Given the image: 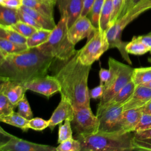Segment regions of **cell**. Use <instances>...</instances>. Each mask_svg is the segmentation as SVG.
Returning <instances> with one entry per match:
<instances>
[{
	"instance_id": "6da1fadb",
	"label": "cell",
	"mask_w": 151,
	"mask_h": 151,
	"mask_svg": "<svg viewBox=\"0 0 151 151\" xmlns=\"http://www.w3.org/2000/svg\"><path fill=\"white\" fill-rule=\"evenodd\" d=\"M54 58L43 54L38 48H29L19 53L0 57V81L24 84L44 76Z\"/></svg>"
},
{
	"instance_id": "7a4b0ae2",
	"label": "cell",
	"mask_w": 151,
	"mask_h": 151,
	"mask_svg": "<svg viewBox=\"0 0 151 151\" xmlns=\"http://www.w3.org/2000/svg\"><path fill=\"white\" fill-rule=\"evenodd\" d=\"M59 68L54 75L58 81L61 96L65 97L73 109L90 106V96L88 78L91 65L83 64L78 59L77 52Z\"/></svg>"
},
{
	"instance_id": "3957f363",
	"label": "cell",
	"mask_w": 151,
	"mask_h": 151,
	"mask_svg": "<svg viewBox=\"0 0 151 151\" xmlns=\"http://www.w3.org/2000/svg\"><path fill=\"white\" fill-rule=\"evenodd\" d=\"M134 132H116L97 133L88 135H76L81 145V151L134 150Z\"/></svg>"
},
{
	"instance_id": "277c9868",
	"label": "cell",
	"mask_w": 151,
	"mask_h": 151,
	"mask_svg": "<svg viewBox=\"0 0 151 151\" xmlns=\"http://www.w3.org/2000/svg\"><path fill=\"white\" fill-rule=\"evenodd\" d=\"M68 18L65 13L52 30L48 40L37 47L45 55L56 58L61 61H66L77 51L68 38Z\"/></svg>"
},
{
	"instance_id": "5b68a950",
	"label": "cell",
	"mask_w": 151,
	"mask_h": 151,
	"mask_svg": "<svg viewBox=\"0 0 151 151\" xmlns=\"http://www.w3.org/2000/svg\"><path fill=\"white\" fill-rule=\"evenodd\" d=\"M109 69L110 76L104 84L103 94L98 104L100 108L108 102L120 89L132 80L133 69L130 65H126L112 57L108 60Z\"/></svg>"
},
{
	"instance_id": "8992f818",
	"label": "cell",
	"mask_w": 151,
	"mask_h": 151,
	"mask_svg": "<svg viewBox=\"0 0 151 151\" xmlns=\"http://www.w3.org/2000/svg\"><path fill=\"white\" fill-rule=\"evenodd\" d=\"M109 49V44L106 32L97 29L87 38L85 45L78 50V59L84 65H91Z\"/></svg>"
},
{
	"instance_id": "52a82bcc",
	"label": "cell",
	"mask_w": 151,
	"mask_h": 151,
	"mask_svg": "<svg viewBox=\"0 0 151 151\" xmlns=\"http://www.w3.org/2000/svg\"><path fill=\"white\" fill-rule=\"evenodd\" d=\"M71 124L76 135H88L99 132V118L93 113L90 106L74 109V116Z\"/></svg>"
},
{
	"instance_id": "ba28073f",
	"label": "cell",
	"mask_w": 151,
	"mask_h": 151,
	"mask_svg": "<svg viewBox=\"0 0 151 151\" xmlns=\"http://www.w3.org/2000/svg\"><path fill=\"white\" fill-rule=\"evenodd\" d=\"M1 151H56V147L29 142L18 138L0 127Z\"/></svg>"
},
{
	"instance_id": "9c48e42d",
	"label": "cell",
	"mask_w": 151,
	"mask_h": 151,
	"mask_svg": "<svg viewBox=\"0 0 151 151\" xmlns=\"http://www.w3.org/2000/svg\"><path fill=\"white\" fill-rule=\"evenodd\" d=\"M123 111V104H116L106 107L96 112L99 118V131L105 132H121L119 122Z\"/></svg>"
},
{
	"instance_id": "30bf717a",
	"label": "cell",
	"mask_w": 151,
	"mask_h": 151,
	"mask_svg": "<svg viewBox=\"0 0 151 151\" xmlns=\"http://www.w3.org/2000/svg\"><path fill=\"white\" fill-rule=\"evenodd\" d=\"M27 90L42 94L49 98L54 93L60 92L61 87L55 77L48 76L34 78L23 84Z\"/></svg>"
},
{
	"instance_id": "8fae6325",
	"label": "cell",
	"mask_w": 151,
	"mask_h": 151,
	"mask_svg": "<svg viewBox=\"0 0 151 151\" xmlns=\"http://www.w3.org/2000/svg\"><path fill=\"white\" fill-rule=\"evenodd\" d=\"M97 29L94 27L87 17H80L68 28V38L70 41L76 45L80 40L91 36Z\"/></svg>"
},
{
	"instance_id": "7c38bea8",
	"label": "cell",
	"mask_w": 151,
	"mask_h": 151,
	"mask_svg": "<svg viewBox=\"0 0 151 151\" xmlns=\"http://www.w3.org/2000/svg\"><path fill=\"white\" fill-rule=\"evenodd\" d=\"M74 109L71 103L64 96H61V100L49 119V128L53 130L54 127L65 119L73 120Z\"/></svg>"
},
{
	"instance_id": "4fadbf2b",
	"label": "cell",
	"mask_w": 151,
	"mask_h": 151,
	"mask_svg": "<svg viewBox=\"0 0 151 151\" xmlns=\"http://www.w3.org/2000/svg\"><path fill=\"white\" fill-rule=\"evenodd\" d=\"M151 100V88L137 86L132 96L123 104V110L142 108Z\"/></svg>"
},
{
	"instance_id": "5bb4252c",
	"label": "cell",
	"mask_w": 151,
	"mask_h": 151,
	"mask_svg": "<svg viewBox=\"0 0 151 151\" xmlns=\"http://www.w3.org/2000/svg\"><path fill=\"white\" fill-rule=\"evenodd\" d=\"M27 90L22 84L12 81H1L0 93L5 95L15 107L25 96Z\"/></svg>"
},
{
	"instance_id": "9a60e30c",
	"label": "cell",
	"mask_w": 151,
	"mask_h": 151,
	"mask_svg": "<svg viewBox=\"0 0 151 151\" xmlns=\"http://www.w3.org/2000/svg\"><path fill=\"white\" fill-rule=\"evenodd\" d=\"M60 14L65 13L70 27L80 17L83 9V0H57Z\"/></svg>"
},
{
	"instance_id": "2e32d148",
	"label": "cell",
	"mask_w": 151,
	"mask_h": 151,
	"mask_svg": "<svg viewBox=\"0 0 151 151\" xmlns=\"http://www.w3.org/2000/svg\"><path fill=\"white\" fill-rule=\"evenodd\" d=\"M142 114V108L123 110L119 122L120 131L134 132Z\"/></svg>"
},
{
	"instance_id": "e0dca14e",
	"label": "cell",
	"mask_w": 151,
	"mask_h": 151,
	"mask_svg": "<svg viewBox=\"0 0 151 151\" xmlns=\"http://www.w3.org/2000/svg\"><path fill=\"white\" fill-rule=\"evenodd\" d=\"M136 86L132 80L127 83L122 89H120L108 102L104 104L100 108H97V111L116 104H123L133 94Z\"/></svg>"
},
{
	"instance_id": "ac0fdd59",
	"label": "cell",
	"mask_w": 151,
	"mask_h": 151,
	"mask_svg": "<svg viewBox=\"0 0 151 151\" xmlns=\"http://www.w3.org/2000/svg\"><path fill=\"white\" fill-rule=\"evenodd\" d=\"M22 5L54 19L53 7L54 5L48 1L44 0H22Z\"/></svg>"
},
{
	"instance_id": "d6986e66",
	"label": "cell",
	"mask_w": 151,
	"mask_h": 151,
	"mask_svg": "<svg viewBox=\"0 0 151 151\" xmlns=\"http://www.w3.org/2000/svg\"><path fill=\"white\" fill-rule=\"evenodd\" d=\"M113 10V0H104L99 19V30L106 32L109 28L110 21Z\"/></svg>"
},
{
	"instance_id": "ffe728a7",
	"label": "cell",
	"mask_w": 151,
	"mask_h": 151,
	"mask_svg": "<svg viewBox=\"0 0 151 151\" xmlns=\"http://www.w3.org/2000/svg\"><path fill=\"white\" fill-rule=\"evenodd\" d=\"M28 48L26 44H17L0 37V57L19 53Z\"/></svg>"
},
{
	"instance_id": "44dd1931",
	"label": "cell",
	"mask_w": 151,
	"mask_h": 151,
	"mask_svg": "<svg viewBox=\"0 0 151 151\" xmlns=\"http://www.w3.org/2000/svg\"><path fill=\"white\" fill-rule=\"evenodd\" d=\"M0 121L9 125L18 127L24 132H27L29 120L21 116L18 112L14 111L9 115L0 116Z\"/></svg>"
},
{
	"instance_id": "7402d4cb",
	"label": "cell",
	"mask_w": 151,
	"mask_h": 151,
	"mask_svg": "<svg viewBox=\"0 0 151 151\" xmlns=\"http://www.w3.org/2000/svg\"><path fill=\"white\" fill-rule=\"evenodd\" d=\"M22 9L30 14L44 29L52 30L56 24L53 18H49L41 13L25 5H22L20 7Z\"/></svg>"
},
{
	"instance_id": "603a6c76",
	"label": "cell",
	"mask_w": 151,
	"mask_h": 151,
	"mask_svg": "<svg viewBox=\"0 0 151 151\" xmlns=\"http://www.w3.org/2000/svg\"><path fill=\"white\" fill-rule=\"evenodd\" d=\"M52 30L41 28L37 29L27 38V45L28 48H37L45 43L49 38Z\"/></svg>"
},
{
	"instance_id": "cb8c5ba5",
	"label": "cell",
	"mask_w": 151,
	"mask_h": 151,
	"mask_svg": "<svg viewBox=\"0 0 151 151\" xmlns=\"http://www.w3.org/2000/svg\"><path fill=\"white\" fill-rule=\"evenodd\" d=\"M19 21L18 9L7 8L1 5L0 7V25L11 26Z\"/></svg>"
},
{
	"instance_id": "d4e9b609",
	"label": "cell",
	"mask_w": 151,
	"mask_h": 151,
	"mask_svg": "<svg viewBox=\"0 0 151 151\" xmlns=\"http://www.w3.org/2000/svg\"><path fill=\"white\" fill-rule=\"evenodd\" d=\"M132 80L136 86H143L151 80V66L133 69Z\"/></svg>"
},
{
	"instance_id": "484cf974",
	"label": "cell",
	"mask_w": 151,
	"mask_h": 151,
	"mask_svg": "<svg viewBox=\"0 0 151 151\" xmlns=\"http://www.w3.org/2000/svg\"><path fill=\"white\" fill-rule=\"evenodd\" d=\"M0 37L5 38L13 42L27 45V38L12 29L10 26L0 25Z\"/></svg>"
},
{
	"instance_id": "4316f807",
	"label": "cell",
	"mask_w": 151,
	"mask_h": 151,
	"mask_svg": "<svg viewBox=\"0 0 151 151\" xmlns=\"http://www.w3.org/2000/svg\"><path fill=\"white\" fill-rule=\"evenodd\" d=\"M126 51L128 54L137 55H143L150 52V50L142 42L139 41L136 36H134L132 40L127 42L126 45Z\"/></svg>"
},
{
	"instance_id": "83f0119b",
	"label": "cell",
	"mask_w": 151,
	"mask_h": 151,
	"mask_svg": "<svg viewBox=\"0 0 151 151\" xmlns=\"http://www.w3.org/2000/svg\"><path fill=\"white\" fill-rule=\"evenodd\" d=\"M71 120L67 119L64 120V124H59L58 143L73 137V129L71 124Z\"/></svg>"
},
{
	"instance_id": "f1b7e54d",
	"label": "cell",
	"mask_w": 151,
	"mask_h": 151,
	"mask_svg": "<svg viewBox=\"0 0 151 151\" xmlns=\"http://www.w3.org/2000/svg\"><path fill=\"white\" fill-rule=\"evenodd\" d=\"M104 0H95L89 13L90 19L96 28H99V19Z\"/></svg>"
},
{
	"instance_id": "f546056e",
	"label": "cell",
	"mask_w": 151,
	"mask_h": 151,
	"mask_svg": "<svg viewBox=\"0 0 151 151\" xmlns=\"http://www.w3.org/2000/svg\"><path fill=\"white\" fill-rule=\"evenodd\" d=\"M56 151H81V145L78 139L72 137L59 143Z\"/></svg>"
},
{
	"instance_id": "4dcf8cb0",
	"label": "cell",
	"mask_w": 151,
	"mask_h": 151,
	"mask_svg": "<svg viewBox=\"0 0 151 151\" xmlns=\"http://www.w3.org/2000/svg\"><path fill=\"white\" fill-rule=\"evenodd\" d=\"M10 27L27 38L29 37L38 29L36 28L21 21H18L17 22L12 25Z\"/></svg>"
},
{
	"instance_id": "1f68e13d",
	"label": "cell",
	"mask_w": 151,
	"mask_h": 151,
	"mask_svg": "<svg viewBox=\"0 0 151 151\" xmlns=\"http://www.w3.org/2000/svg\"><path fill=\"white\" fill-rule=\"evenodd\" d=\"M15 107L5 95L0 93V116L11 114Z\"/></svg>"
},
{
	"instance_id": "d6a6232c",
	"label": "cell",
	"mask_w": 151,
	"mask_h": 151,
	"mask_svg": "<svg viewBox=\"0 0 151 151\" xmlns=\"http://www.w3.org/2000/svg\"><path fill=\"white\" fill-rule=\"evenodd\" d=\"M18 113L28 120H30L33 118V113L32 112L29 102L27 100L26 96L19 101L18 105Z\"/></svg>"
},
{
	"instance_id": "836d02e7",
	"label": "cell",
	"mask_w": 151,
	"mask_h": 151,
	"mask_svg": "<svg viewBox=\"0 0 151 151\" xmlns=\"http://www.w3.org/2000/svg\"><path fill=\"white\" fill-rule=\"evenodd\" d=\"M125 0H113V10L111 16L109 27L113 25L119 18L124 5Z\"/></svg>"
},
{
	"instance_id": "e575fe53",
	"label": "cell",
	"mask_w": 151,
	"mask_h": 151,
	"mask_svg": "<svg viewBox=\"0 0 151 151\" xmlns=\"http://www.w3.org/2000/svg\"><path fill=\"white\" fill-rule=\"evenodd\" d=\"M18 12L19 21H21L26 24H28L38 29L43 28L42 26L30 14L22 9L21 8L18 9Z\"/></svg>"
},
{
	"instance_id": "d590c367",
	"label": "cell",
	"mask_w": 151,
	"mask_h": 151,
	"mask_svg": "<svg viewBox=\"0 0 151 151\" xmlns=\"http://www.w3.org/2000/svg\"><path fill=\"white\" fill-rule=\"evenodd\" d=\"M49 120H45L40 117H34L29 120L28 127L37 131H42L49 127Z\"/></svg>"
},
{
	"instance_id": "8d00e7d4",
	"label": "cell",
	"mask_w": 151,
	"mask_h": 151,
	"mask_svg": "<svg viewBox=\"0 0 151 151\" xmlns=\"http://www.w3.org/2000/svg\"><path fill=\"white\" fill-rule=\"evenodd\" d=\"M134 150H151V138L140 139L133 136Z\"/></svg>"
},
{
	"instance_id": "74e56055",
	"label": "cell",
	"mask_w": 151,
	"mask_h": 151,
	"mask_svg": "<svg viewBox=\"0 0 151 151\" xmlns=\"http://www.w3.org/2000/svg\"><path fill=\"white\" fill-rule=\"evenodd\" d=\"M151 129V114L142 113L134 132Z\"/></svg>"
},
{
	"instance_id": "f35d334b",
	"label": "cell",
	"mask_w": 151,
	"mask_h": 151,
	"mask_svg": "<svg viewBox=\"0 0 151 151\" xmlns=\"http://www.w3.org/2000/svg\"><path fill=\"white\" fill-rule=\"evenodd\" d=\"M104 84L103 83H100L99 86L92 88L90 91V97L94 99H101L104 92Z\"/></svg>"
},
{
	"instance_id": "ab89813d",
	"label": "cell",
	"mask_w": 151,
	"mask_h": 151,
	"mask_svg": "<svg viewBox=\"0 0 151 151\" xmlns=\"http://www.w3.org/2000/svg\"><path fill=\"white\" fill-rule=\"evenodd\" d=\"M0 4L2 6L13 8L19 9L22 5V0H0Z\"/></svg>"
},
{
	"instance_id": "60d3db41",
	"label": "cell",
	"mask_w": 151,
	"mask_h": 151,
	"mask_svg": "<svg viewBox=\"0 0 151 151\" xmlns=\"http://www.w3.org/2000/svg\"><path fill=\"white\" fill-rule=\"evenodd\" d=\"M95 0H83V9L81 17H87Z\"/></svg>"
},
{
	"instance_id": "b9f144b4",
	"label": "cell",
	"mask_w": 151,
	"mask_h": 151,
	"mask_svg": "<svg viewBox=\"0 0 151 151\" xmlns=\"http://www.w3.org/2000/svg\"><path fill=\"white\" fill-rule=\"evenodd\" d=\"M100 83L105 84L110 76V71L109 69H106L101 67L99 70Z\"/></svg>"
},
{
	"instance_id": "7bdbcfd3",
	"label": "cell",
	"mask_w": 151,
	"mask_h": 151,
	"mask_svg": "<svg viewBox=\"0 0 151 151\" xmlns=\"http://www.w3.org/2000/svg\"><path fill=\"white\" fill-rule=\"evenodd\" d=\"M136 38L146 45L151 51V34L148 33L146 35L136 36Z\"/></svg>"
},
{
	"instance_id": "ee69618b",
	"label": "cell",
	"mask_w": 151,
	"mask_h": 151,
	"mask_svg": "<svg viewBox=\"0 0 151 151\" xmlns=\"http://www.w3.org/2000/svg\"><path fill=\"white\" fill-rule=\"evenodd\" d=\"M134 136L137 138L140 139H146V138H151V129L134 132Z\"/></svg>"
},
{
	"instance_id": "f6af8a7d",
	"label": "cell",
	"mask_w": 151,
	"mask_h": 151,
	"mask_svg": "<svg viewBox=\"0 0 151 151\" xmlns=\"http://www.w3.org/2000/svg\"><path fill=\"white\" fill-rule=\"evenodd\" d=\"M142 113L151 114V100L142 108Z\"/></svg>"
},
{
	"instance_id": "bcb514c9",
	"label": "cell",
	"mask_w": 151,
	"mask_h": 151,
	"mask_svg": "<svg viewBox=\"0 0 151 151\" xmlns=\"http://www.w3.org/2000/svg\"><path fill=\"white\" fill-rule=\"evenodd\" d=\"M130 1L131 0H125L124 1V8H123V11L119 17V18L122 17L123 15H124L128 11V8H129V5H130Z\"/></svg>"
},
{
	"instance_id": "7dc6e473",
	"label": "cell",
	"mask_w": 151,
	"mask_h": 151,
	"mask_svg": "<svg viewBox=\"0 0 151 151\" xmlns=\"http://www.w3.org/2000/svg\"><path fill=\"white\" fill-rule=\"evenodd\" d=\"M142 0H131L130 1V5H129V8H128V11H130V9H132L134 6H135L137 4H138Z\"/></svg>"
},
{
	"instance_id": "c3c4849f",
	"label": "cell",
	"mask_w": 151,
	"mask_h": 151,
	"mask_svg": "<svg viewBox=\"0 0 151 151\" xmlns=\"http://www.w3.org/2000/svg\"><path fill=\"white\" fill-rule=\"evenodd\" d=\"M44 1H48L54 5H55L56 4V2H57V0H44Z\"/></svg>"
},
{
	"instance_id": "681fc988",
	"label": "cell",
	"mask_w": 151,
	"mask_h": 151,
	"mask_svg": "<svg viewBox=\"0 0 151 151\" xmlns=\"http://www.w3.org/2000/svg\"><path fill=\"white\" fill-rule=\"evenodd\" d=\"M143 86H145L146 87H149V88H151V80L149 82H148L147 83H146V84L143 85Z\"/></svg>"
},
{
	"instance_id": "f907efd6",
	"label": "cell",
	"mask_w": 151,
	"mask_h": 151,
	"mask_svg": "<svg viewBox=\"0 0 151 151\" xmlns=\"http://www.w3.org/2000/svg\"><path fill=\"white\" fill-rule=\"evenodd\" d=\"M149 61H150V62L151 63V59H149Z\"/></svg>"
},
{
	"instance_id": "816d5d0a",
	"label": "cell",
	"mask_w": 151,
	"mask_h": 151,
	"mask_svg": "<svg viewBox=\"0 0 151 151\" xmlns=\"http://www.w3.org/2000/svg\"><path fill=\"white\" fill-rule=\"evenodd\" d=\"M149 33H150V34H151V32H149ZM150 54H151V51H150Z\"/></svg>"
},
{
	"instance_id": "f5cc1de1",
	"label": "cell",
	"mask_w": 151,
	"mask_h": 151,
	"mask_svg": "<svg viewBox=\"0 0 151 151\" xmlns=\"http://www.w3.org/2000/svg\"></svg>"
}]
</instances>
